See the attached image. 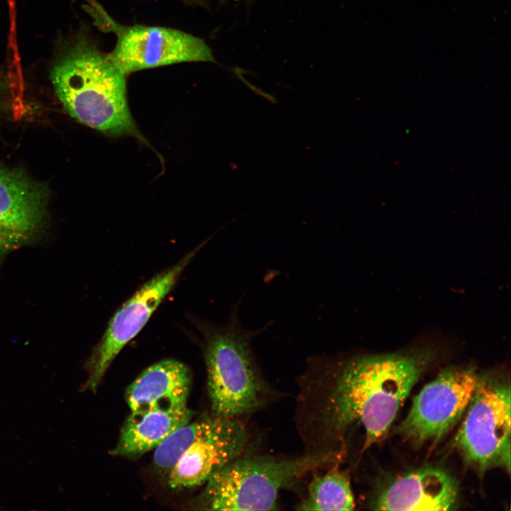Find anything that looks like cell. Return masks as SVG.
I'll list each match as a JSON object with an SVG mask.
<instances>
[{
	"label": "cell",
	"instance_id": "obj_1",
	"mask_svg": "<svg viewBox=\"0 0 511 511\" xmlns=\"http://www.w3.org/2000/svg\"><path fill=\"white\" fill-rule=\"evenodd\" d=\"M441 352L429 341L390 353L311 358L299 379L296 410L306 453L342 455L346 435L358 424L365 431L363 451L380 441Z\"/></svg>",
	"mask_w": 511,
	"mask_h": 511
},
{
	"label": "cell",
	"instance_id": "obj_2",
	"mask_svg": "<svg viewBox=\"0 0 511 511\" xmlns=\"http://www.w3.org/2000/svg\"><path fill=\"white\" fill-rule=\"evenodd\" d=\"M126 76L79 37L62 48L50 72L56 95L72 118L109 136L143 141L128 109Z\"/></svg>",
	"mask_w": 511,
	"mask_h": 511
},
{
	"label": "cell",
	"instance_id": "obj_3",
	"mask_svg": "<svg viewBox=\"0 0 511 511\" xmlns=\"http://www.w3.org/2000/svg\"><path fill=\"white\" fill-rule=\"evenodd\" d=\"M262 331L243 327L236 310L226 324L205 329L211 415L243 419L273 400L274 392L261 374L251 347L252 340Z\"/></svg>",
	"mask_w": 511,
	"mask_h": 511
},
{
	"label": "cell",
	"instance_id": "obj_4",
	"mask_svg": "<svg viewBox=\"0 0 511 511\" xmlns=\"http://www.w3.org/2000/svg\"><path fill=\"white\" fill-rule=\"evenodd\" d=\"M341 458L334 453H305L290 458L245 453L207 479L196 505L208 510H278L280 490Z\"/></svg>",
	"mask_w": 511,
	"mask_h": 511
},
{
	"label": "cell",
	"instance_id": "obj_5",
	"mask_svg": "<svg viewBox=\"0 0 511 511\" xmlns=\"http://www.w3.org/2000/svg\"><path fill=\"white\" fill-rule=\"evenodd\" d=\"M510 403L508 380L480 374L455 444L481 473L496 466L510 471Z\"/></svg>",
	"mask_w": 511,
	"mask_h": 511
},
{
	"label": "cell",
	"instance_id": "obj_6",
	"mask_svg": "<svg viewBox=\"0 0 511 511\" xmlns=\"http://www.w3.org/2000/svg\"><path fill=\"white\" fill-rule=\"evenodd\" d=\"M479 378L472 366L444 368L414 397L394 432L415 446L438 443L466 412Z\"/></svg>",
	"mask_w": 511,
	"mask_h": 511
},
{
	"label": "cell",
	"instance_id": "obj_7",
	"mask_svg": "<svg viewBox=\"0 0 511 511\" xmlns=\"http://www.w3.org/2000/svg\"><path fill=\"white\" fill-rule=\"evenodd\" d=\"M98 11L104 28L116 35L115 47L107 57L125 75L180 62L214 61L207 43L192 34L160 26H122L101 9Z\"/></svg>",
	"mask_w": 511,
	"mask_h": 511
},
{
	"label": "cell",
	"instance_id": "obj_8",
	"mask_svg": "<svg viewBox=\"0 0 511 511\" xmlns=\"http://www.w3.org/2000/svg\"><path fill=\"white\" fill-rule=\"evenodd\" d=\"M202 244L144 283L115 313L88 363L85 389L95 390L121 349L143 328Z\"/></svg>",
	"mask_w": 511,
	"mask_h": 511
},
{
	"label": "cell",
	"instance_id": "obj_9",
	"mask_svg": "<svg viewBox=\"0 0 511 511\" xmlns=\"http://www.w3.org/2000/svg\"><path fill=\"white\" fill-rule=\"evenodd\" d=\"M48 192L23 171L0 164V261L45 229Z\"/></svg>",
	"mask_w": 511,
	"mask_h": 511
},
{
	"label": "cell",
	"instance_id": "obj_10",
	"mask_svg": "<svg viewBox=\"0 0 511 511\" xmlns=\"http://www.w3.org/2000/svg\"><path fill=\"white\" fill-rule=\"evenodd\" d=\"M250 434L243 419L219 418L215 427L192 444L168 472L173 489L204 484L218 470L246 453Z\"/></svg>",
	"mask_w": 511,
	"mask_h": 511
},
{
	"label": "cell",
	"instance_id": "obj_11",
	"mask_svg": "<svg viewBox=\"0 0 511 511\" xmlns=\"http://www.w3.org/2000/svg\"><path fill=\"white\" fill-rule=\"evenodd\" d=\"M458 494V483L447 471L425 467L394 479L370 505L375 510H453Z\"/></svg>",
	"mask_w": 511,
	"mask_h": 511
},
{
	"label": "cell",
	"instance_id": "obj_12",
	"mask_svg": "<svg viewBox=\"0 0 511 511\" xmlns=\"http://www.w3.org/2000/svg\"><path fill=\"white\" fill-rule=\"evenodd\" d=\"M191 380L189 369L178 361L166 359L150 366L126 390L131 413L186 405Z\"/></svg>",
	"mask_w": 511,
	"mask_h": 511
},
{
	"label": "cell",
	"instance_id": "obj_13",
	"mask_svg": "<svg viewBox=\"0 0 511 511\" xmlns=\"http://www.w3.org/2000/svg\"><path fill=\"white\" fill-rule=\"evenodd\" d=\"M192 415L193 412L187 405L131 413L111 454L136 456L155 449L175 430L189 422Z\"/></svg>",
	"mask_w": 511,
	"mask_h": 511
},
{
	"label": "cell",
	"instance_id": "obj_14",
	"mask_svg": "<svg viewBox=\"0 0 511 511\" xmlns=\"http://www.w3.org/2000/svg\"><path fill=\"white\" fill-rule=\"evenodd\" d=\"M339 461L326 473L315 474L307 485L305 496L297 505V510H352L354 497L349 472L342 470Z\"/></svg>",
	"mask_w": 511,
	"mask_h": 511
},
{
	"label": "cell",
	"instance_id": "obj_15",
	"mask_svg": "<svg viewBox=\"0 0 511 511\" xmlns=\"http://www.w3.org/2000/svg\"><path fill=\"white\" fill-rule=\"evenodd\" d=\"M219 418L206 417L175 430L155 449L153 462L156 468L167 474L182 454L215 427Z\"/></svg>",
	"mask_w": 511,
	"mask_h": 511
},
{
	"label": "cell",
	"instance_id": "obj_16",
	"mask_svg": "<svg viewBox=\"0 0 511 511\" xmlns=\"http://www.w3.org/2000/svg\"></svg>",
	"mask_w": 511,
	"mask_h": 511
}]
</instances>
